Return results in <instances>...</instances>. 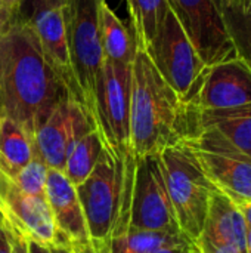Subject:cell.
Returning <instances> with one entry per match:
<instances>
[{
  "label": "cell",
  "mask_w": 251,
  "mask_h": 253,
  "mask_svg": "<svg viewBox=\"0 0 251 253\" xmlns=\"http://www.w3.org/2000/svg\"><path fill=\"white\" fill-rule=\"evenodd\" d=\"M167 84L188 102L206 62L198 55L175 13L169 9L154 39L143 50Z\"/></svg>",
  "instance_id": "7"
},
{
  "label": "cell",
  "mask_w": 251,
  "mask_h": 253,
  "mask_svg": "<svg viewBox=\"0 0 251 253\" xmlns=\"http://www.w3.org/2000/svg\"><path fill=\"white\" fill-rule=\"evenodd\" d=\"M68 93L25 18L0 36V114L31 136Z\"/></svg>",
  "instance_id": "1"
},
{
  "label": "cell",
  "mask_w": 251,
  "mask_h": 253,
  "mask_svg": "<svg viewBox=\"0 0 251 253\" xmlns=\"http://www.w3.org/2000/svg\"><path fill=\"white\" fill-rule=\"evenodd\" d=\"M195 154L204 173L219 193L240 208L251 203V159L216 130L194 127L180 139Z\"/></svg>",
  "instance_id": "6"
},
{
  "label": "cell",
  "mask_w": 251,
  "mask_h": 253,
  "mask_svg": "<svg viewBox=\"0 0 251 253\" xmlns=\"http://www.w3.org/2000/svg\"><path fill=\"white\" fill-rule=\"evenodd\" d=\"M195 251H197V249H195ZM197 253H198V251H197Z\"/></svg>",
  "instance_id": "37"
},
{
  "label": "cell",
  "mask_w": 251,
  "mask_h": 253,
  "mask_svg": "<svg viewBox=\"0 0 251 253\" xmlns=\"http://www.w3.org/2000/svg\"><path fill=\"white\" fill-rule=\"evenodd\" d=\"M49 168L37 157H34L25 168H22L12 179L15 185L25 194L36 197H46V181Z\"/></svg>",
  "instance_id": "24"
},
{
  "label": "cell",
  "mask_w": 251,
  "mask_h": 253,
  "mask_svg": "<svg viewBox=\"0 0 251 253\" xmlns=\"http://www.w3.org/2000/svg\"><path fill=\"white\" fill-rule=\"evenodd\" d=\"M167 1L206 65L238 58L223 22V0Z\"/></svg>",
  "instance_id": "10"
},
{
  "label": "cell",
  "mask_w": 251,
  "mask_h": 253,
  "mask_svg": "<svg viewBox=\"0 0 251 253\" xmlns=\"http://www.w3.org/2000/svg\"><path fill=\"white\" fill-rule=\"evenodd\" d=\"M34 157L33 136L16 122L0 114V172L13 179Z\"/></svg>",
  "instance_id": "19"
},
{
  "label": "cell",
  "mask_w": 251,
  "mask_h": 253,
  "mask_svg": "<svg viewBox=\"0 0 251 253\" xmlns=\"http://www.w3.org/2000/svg\"><path fill=\"white\" fill-rule=\"evenodd\" d=\"M6 4H7V7L18 16V18H21L19 15H21V9H22V6H24V3L27 1V0H3Z\"/></svg>",
  "instance_id": "32"
},
{
  "label": "cell",
  "mask_w": 251,
  "mask_h": 253,
  "mask_svg": "<svg viewBox=\"0 0 251 253\" xmlns=\"http://www.w3.org/2000/svg\"><path fill=\"white\" fill-rule=\"evenodd\" d=\"M247 253H251V231L249 230V236H247Z\"/></svg>",
  "instance_id": "36"
},
{
  "label": "cell",
  "mask_w": 251,
  "mask_h": 253,
  "mask_svg": "<svg viewBox=\"0 0 251 253\" xmlns=\"http://www.w3.org/2000/svg\"><path fill=\"white\" fill-rule=\"evenodd\" d=\"M18 19L19 18L7 7V4L3 0H0V36L6 33Z\"/></svg>",
  "instance_id": "27"
},
{
  "label": "cell",
  "mask_w": 251,
  "mask_h": 253,
  "mask_svg": "<svg viewBox=\"0 0 251 253\" xmlns=\"http://www.w3.org/2000/svg\"><path fill=\"white\" fill-rule=\"evenodd\" d=\"M92 129H95V123L90 116L81 104L68 96L34 133L36 157L49 169L62 172L74 145Z\"/></svg>",
  "instance_id": "11"
},
{
  "label": "cell",
  "mask_w": 251,
  "mask_h": 253,
  "mask_svg": "<svg viewBox=\"0 0 251 253\" xmlns=\"http://www.w3.org/2000/svg\"><path fill=\"white\" fill-rule=\"evenodd\" d=\"M0 200L9 233L43 246L56 242L58 230L46 197L25 194L0 172Z\"/></svg>",
  "instance_id": "13"
},
{
  "label": "cell",
  "mask_w": 251,
  "mask_h": 253,
  "mask_svg": "<svg viewBox=\"0 0 251 253\" xmlns=\"http://www.w3.org/2000/svg\"><path fill=\"white\" fill-rule=\"evenodd\" d=\"M186 104L201 111L249 105L251 104L250 67L241 58L206 65Z\"/></svg>",
  "instance_id": "12"
},
{
  "label": "cell",
  "mask_w": 251,
  "mask_h": 253,
  "mask_svg": "<svg viewBox=\"0 0 251 253\" xmlns=\"http://www.w3.org/2000/svg\"><path fill=\"white\" fill-rule=\"evenodd\" d=\"M12 240V253H28V242L18 234L9 233Z\"/></svg>",
  "instance_id": "29"
},
{
  "label": "cell",
  "mask_w": 251,
  "mask_h": 253,
  "mask_svg": "<svg viewBox=\"0 0 251 253\" xmlns=\"http://www.w3.org/2000/svg\"><path fill=\"white\" fill-rule=\"evenodd\" d=\"M25 19L34 30L47 64L61 80L68 96L80 104V93L74 76L62 7L43 10Z\"/></svg>",
  "instance_id": "14"
},
{
  "label": "cell",
  "mask_w": 251,
  "mask_h": 253,
  "mask_svg": "<svg viewBox=\"0 0 251 253\" xmlns=\"http://www.w3.org/2000/svg\"><path fill=\"white\" fill-rule=\"evenodd\" d=\"M180 231H145L129 227L114 234L95 253H154L163 248L191 245Z\"/></svg>",
  "instance_id": "18"
},
{
  "label": "cell",
  "mask_w": 251,
  "mask_h": 253,
  "mask_svg": "<svg viewBox=\"0 0 251 253\" xmlns=\"http://www.w3.org/2000/svg\"><path fill=\"white\" fill-rule=\"evenodd\" d=\"M46 200L52 211L58 236L80 249L93 251L77 190L64 172L49 169L46 181Z\"/></svg>",
  "instance_id": "15"
},
{
  "label": "cell",
  "mask_w": 251,
  "mask_h": 253,
  "mask_svg": "<svg viewBox=\"0 0 251 253\" xmlns=\"http://www.w3.org/2000/svg\"><path fill=\"white\" fill-rule=\"evenodd\" d=\"M31 4V15L43 12V10H49V9H56V7H62L64 0H27Z\"/></svg>",
  "instance_id": "28"
},
{
  "label": "cell",
  "mask_w": 251,
  "mask_h": 253,
  "mask_svg": "<svg viewBox=\"0 0 251 253\" xmlns=\"http://www.w3.org/2000/svg\"><path fill=\"white\" fill-rule=\"evenodd\" d=\"M0 225L6 227V222H4V213H3V208H1V200H0Z\"/></svg>",
  "instance_id": "35"
},
{
  "label": "cell",
  "mask_w": 251,
  "mask_h": 253,
  "mask_svg": "<svg viewBox=\"0 0 251 253\" xmlns=\"http://www.w3.org/2000/svg\"><path fill=\"white\" fill-rule=\"evenodd\" d=\"M50 253H95L93 251H84V249H80L77 246H74L72 243H70L68 240L62 239L58 236L56 242L52 243L50 246H47Z\"/></svg>",
  "instance_id": "26"
},
{
  "label": "cell",
  "mask_w": 251,
  "mask_h": 253,
  "mask_svg": "<svg viewBox=\"0 0 251 253\" xmlns=\"http://www.w3.org/2000/svg\"><path fill=\"white\" fill-rule=\"evenodd\" d=\"M241 211H243V215H244V219H246L247 228L251 231V203L241 206Z\"/></svg>",
  "instance_id": "34"
},
{
  "label": "cell",
  "mask_w": 251,
  "mask_h": 253,
  "mask_svg": "<svg viewBox=\"0 0 251 253\" xmlns=\"http://www.w3.org/2000/svg\"><path fill=\"white\" fill-rule=\"evenodd\" d=\"M222 15L238 58L251 70V0H223Z\"/></svg>",
  "instance_id": "22"
},
{
  "label": "cell",
  "mask_w": 251,
  "mask_h": 253,
  "mask_svg": "<svg viewBox=\"0 0 251 253\" xmlns=\"http://www.w3.org/2000/svg\"><path fill=\"white\" fill-rule=\"evenodd\" d=\"M201 236H206L222 245L234 246L240 252L247 253L249 228L243 211L238 205L219 191H216L212 197Z\"/></svg>",
  "instance_id": "17"
},
{
  "label": "cell",
  "mask_w": 251,
  "mask_h": 253,
  "mask_svg": "<svg viewBox=\"0 0 251 253\" xmlns=\"http://www.w3.org/2000/svg\"><path fill=\"white\" fill-rule=\"evenodd\" d=\"M160 157L179 230L194 243L204 231L210 202L217 190L183 141L166 147Z\"/></svg>",
  "instance_id": "4"
},
{
  "label": "cell",
  "mask_w": 251,
  "mask_h": 253,
  "mask_svg": "<svg viewBox=\"0 0 251 253\" xmlns=\"http://www.w3.org/2000/svg\"><path fill=\"white\" fill-rule=\"evenodd\" d=\"M154 253H197L194 243L191 245H182V246H170V248H163Z\"/></svg>",
  "instance_id": "31"
},
{
  "label": "cell",
  "mask_w": 251,
  "mask_h": 253,
  "mask_svg": "<svg viewBox=\"0 0 251 253\" xmlns=\"http://www.w3.org/2000/svg\"><path fill=\"white\" fill-rule=\"evenodd\" d=\"M99 28L104 59L115 64L132 65L138 50L133 34L109 7L107 0L101 3Z\"/></svg>",
  "instance_id": "20"
},
{
  "label": "cell",
  "mask_w": 251,
  "mask_h": 253,
  "mask_svg": "<svg viewBox=\"0 0 251 253\" xmlns=\"http://www.w3.org/2000/svg\"><path fill=\"white\" fill-rule=\"evenodd\" d=\"M104 0H64L65 31L80 104L95 123L96 84L104 64L99 10Z\"/></svg>",
  "instance_id": "5"
},
{
  "label": "cell",
  "mask_w": 251,
  "mask_h": 253,
  "mask_svg": "<svg viewBox=\"0 0 251 253\" xmlns=\"http://www.w3.org/2000/svg\"><path fill=\"white\" fill-rule=\"evenodd\" d=\"M104 150V141L98 132V129L89 130L71 150L70 156L67 157L65 166H64V175L68 178V181L78 187L83 184L87 176L95 169L101 154Z\"/></svg>",
  "instance_id": "23"
},
{
  "label": "cell",
  "mask_w": 251,
  "mask_h": 253,
  "mask_svg": "<svg viewBox=\"0 0 251 253\" xmlns=\"http://www.w3.org/2000/svg\"><path fill=\"white\" fill-rule=\"evenodd\" d=\"M169 9L167 0H127L132 34L138 49L148 47Z\"/></svg>",
  "instance_id": "21"
},
{
  "label": "cell",
  "mask_w": 251,
  "mask_h": 253,
  "mask_svg": "<svg viewBox=\"0 0 251 253\" xmlns=\"http://www.w3.org/2000/svg\"><path fill=\"white\" fill-rule=\"evenodd\" d=\"M0 253H12V240L6 227L0 225Z\"/></svg>",
  "instance_id": "30"
},
{
  "label": "cell",
  "mask_w": 251,
  "mask_h": 253,
  "mask_svg": "<svg viewBox=\"0 0 251 253\" xmlns=\"http://www.w3.org/2000/svg\"><path fill=\"white\" fill-rule=\"evenodd\" d=\"M135 159L104 145L102 154L87 176L75 187L93 252L114 234L127 230Z\"/></svg>",
  "instance_id": "3"
},
{
  "label": "cell",
  "mask_w": 251,
  "mask_h": 253,
  "mask_svg": "<svg viewBox=\"0 0 251 253\" xmlns=\"http://www.w3.org/2000/svg\"><path fill=\"white\" fill-rule=\"evenodd\" d=\"M194 248L198 251V253H243L234 246L217 243L206 236H201L198 240H195Z\"/></svg>",
  "instance_id": "25"
},
{
  "label": "cell",
  "mask_w": 251,
  "mask_h": 253,
  "mask_svg": "<svg viewBox=\"0 0 251 253\" xmlns=\"http://www.w3.org/2000/svg\"><path fill=\"white\" fill-rule=\"evenodd\" d=\"M28 253H50L47 246L34 243V242H28Z\"/></svg>",
  "instance_id": "33"
},
{
  "label": "cell",
  "mask_w": 251,
  "mask_h": 253,
  "mask_svg": "<svg viewBox=\"0 0 251 253\" xmlns=\"http://www.w3.org/2000/svg\"><path fill=\"white\" fill-rule=\"evenodd\" d=\"M130 92L132 65L104 59L96 84L95 127L104 145L130 154Z\"/></svg>",
  "instance_id": "8"
},
{
  "label": "cell",
  "mask_w": 251,
  "mask_h": 253,
  "mask_svg": "<svg viewBox=\"0 0 251 253\" xmlns=\"http://www.w3.org/2000/svg\"><path fill=\"white\" fill-rule=\"evenodd\" d=\"M194 127H209L216 130L231 145L251 159V104L237 108L210 111L188 107L186 133Z\"/></svg>",
  "instance_id": "16"
},
{
  "label": "cell",
  "mask_w": 251,
  "mask_h": 253,
  "mask_svg": "<svg viewBox=\"0 0 251 253\" xmlns=\"http://www.w3.org/2000/svg\"><path fill=\"white\" fill-rule=\"evenodd\" d=\"M188 127V104L160 76L149 56L138 49L132 62L130 156L161 153L179 142Z\"/></svg>",
  "instance_id": "2"
},
{
  "label": "cell",
  "mask_w": 251,
  "mask_h": 253,
  "mask_svg": "<svg viewBox=\"0 0 251 253\" xmlns=\"http://www.w3.org/2000/svg\"><path fill=\"white\" fill-rule=\"evenodd\" d=\"M129 225L145 231H180L160 153L135 160Z\"/></svg>",
  "instance_id": "9"
}]
</instances>
